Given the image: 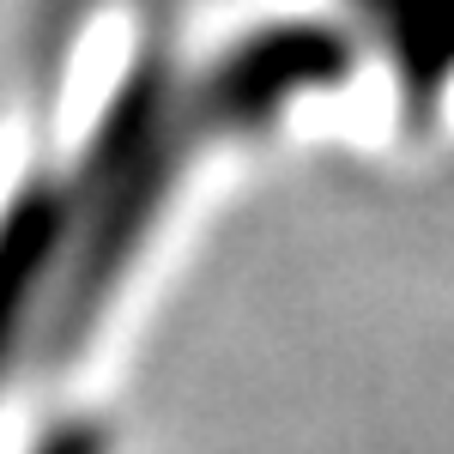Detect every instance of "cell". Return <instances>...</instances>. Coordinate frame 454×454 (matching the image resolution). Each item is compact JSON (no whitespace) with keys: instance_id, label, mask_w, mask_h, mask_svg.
<instances>
[{"instance_id":"obj_4","label":"cell","mask_w":454,"mask_h":454,"mask_svg":"<svg viewBox=\"0 0 454 454\" xmlns=\"http://www.w3.org/2000/svg\"><path fill=\"white\" fill-rule=\"evenodd\" d=\"M382 31L412 98H430L454 79V0H357Z\"/></svg>"},{"instance_id":"obj_1","label":"cell","mask_w":454,"mask_h":454,"mask_svg":"<svg viewBox=\"0 0 454 454\" xmlns=\"http://www.w3.org/2000/svg\"><path fill=\"white\" fill-rule=\"evenodd\" d=\"M194 115L182 109V91L164 55H140L134 73L115 85L104 121L91 134V152L79 164L67 200V321L91 309L134 254L140 231L164 200V182L176 170V152L188 140Z\"/></svg>"},{"instance_id":"obj_3","label":"cell","mask_w":454,"mask_h":454,"mask_svg":"<svg viewBox=\"0 0 454 454\" xmlns=\"http://www.w3.org/2000/svg\"><path fill=\"white\" fill-rule=\"evenodd\" d=\"M67 200L49 188H31L0 212V357L12 346L19 321L31 315L36 291L49 285L55 261L67 254Z\"/></svg>"},{"instance_id":"obj_2","label":"cell","mask_w":454,"mask_h":454,"mask_svg":"<svg viewBox=\"0 0 454 454\" xmlns=\"http://www.w3.org/2000/svg\"><path fill=\"white\" fill-rule=\"evenodd\" d=\"M351 67V49L340 31L327 25H279L237 43L218 67L207 73V85L194 91V128H254L267 115H279L291 98L333 85Z\"/></svg>"}]
</instances>
